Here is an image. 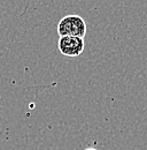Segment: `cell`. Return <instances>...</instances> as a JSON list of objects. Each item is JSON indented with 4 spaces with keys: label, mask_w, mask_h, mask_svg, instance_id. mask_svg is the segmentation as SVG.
<instances>
[{
    "label": "cell",
    "mask_w": 147,
    "mask_h": 150,
    "mask_svg": "<svg viewBox=\"0 0 147 150\" xmlns=\"http://www.w3.org/2000/svg\"><path fill=\"white\" fill-rule=\"evenodd\" d=\"M57 46H59V51L63 56L75 58L83 53L85 43H84V38L82 37L64 36V37H60Z\"/></svg>",
    "instance_id": "cell-2"
},
{
    "label": "cell",
    "mask_w": 147,
    "mask_h": 150,
    "mask_svg": "<svg viewBox=\"0 0 147 150\" xmlns=\"http://www.w3.org/2000/svg\"><path fill=\"white\" fill-rule=\"evenodd\" d=\"M56 29L60 37L74 36L84 38V36L86 35V23L79 15H67L62 18Z\"/></svg>",
    "instance_id": "cell-1"
},
{
    "label": "cell",
    "mask_w": 147,
    "mask_h": 150,
    "mask_svg": "<svg viewBox=\"0 0 147 150\" xmlns=\"http://www.w3.org/2000/svg\"><path fill=\"white\" fill-rule=\"evenodd\" d=\"M85 150H97V149H94V148H88V149H85Z\"/></svg>",
    "instance_id": "cell-3"
}]
</instances>
